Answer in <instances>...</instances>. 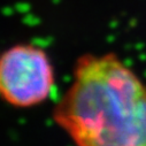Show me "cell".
<instances>
[{"label":"cell","mask_w":146,"mask_h":146,"mask_svg":"<svg viewBox=\"0 0 146 146\" xmlns=\"http://www.w3.org/2000/svg\"><path fill=\"white\" fill-rule=\"evenodd\" d=\"M54 86V69L47 53L32 44H16L0 53V98L28 108L44 102Z\"/></svg>","instance_id":"2"},{"label":"cell","mask_w":146,"mask_h":146,"mask_svg":"<svg viewBox=\"0 0 146 146\" xmlns=\"http://www.w3.org/2000/svg\"><path fill=\"white\" fill-rule=\"evenodd\" d=\"M53 117L76 146H146V84L115 53H86Z\"/></svg>","instance_id":"1"}]
</instances>
